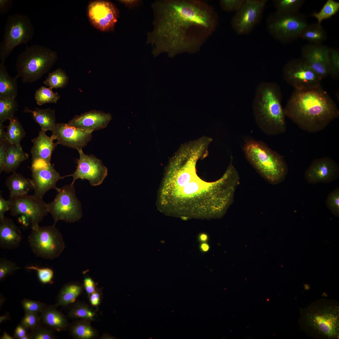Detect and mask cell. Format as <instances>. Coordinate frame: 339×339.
I'll list each match as a JSON object with an SVG mask.
<instances>
[{"instance_id":"obj_9","label":"cell","mask_w":339,"mask_h":339,"mask_svg":"<svg viewBox=\"0 0 339 339\" xmlns=\"http://www.w3.org/2000/svg\"><path fill=\"white\" fill-rule=\"evenodd\" d=\"M54 224L32 229L28 237L31 250L37 257L52 260L58 257L64 250L62 236Z\"/></svg>"},{"instance_id":"obj_48","label":"cell","mask_w":339,"mask_h":339,"mask_svg":"<svg viewBox=\"0 0 339 339\" xmlns=\"http://www.w3.org/2000/svg\"><path fill=\"white\" fill-rule=\"evenodd\" d=\"M89 302L93 307H97L100 305L102 299V291L101 289L97 288L89 296Z\"/></svg>"},{"instance_id":"obj_18","label":"cell","mask_w":339,"mask_h":339,"mask_svg":"<svg viewBox=\"0 0 339 339\" xmlns=\"http://www.w3.org/2000/svg\"><path fill=\"white\" fill-rule=\"evenodd\" d=\"M50 136L57 144L77 150L82 149L91 140L93 132L71 126L68 123H57Z\"/></svg>"},{"instance_id":"obj_45","label":"cell","mask_w":339,"mask_h":339,"mask_svg":"<svg viewBox=\"0 0 339 339\" xmlns=\"http://www.w3.org/2000/svg\"><path fill=\"white\" fill-rule=\"evenodd\" d=\"M40 321L38 314L25 313L20 323L27 329H32L39 324Z\"/></svg>"},{"instance_id":"obj_25","label":"cell","mask_w":339,"mask_h":339,"mask_svg":"<svg viewBox=\"0 0 339 339\" xmlns=\"http://www.w3.org/2000/svg\"><path fill=\"white\" fill-rule=\"evenodd\" d=\"M6 184L9 191V198L27 195L33 189L32 179L15 172L7 178Z\"/></svg>"},{"instance_id":"obj_10","label":"cell","mask_w":339,"mask_h":339,"mask_svg":"<svg viewBox=\"0 0 339 339\" xmlns=\"http://www.w3.org/2000/svg\"><path fill=\"white\" fill-rule=\"evenodd\" d=\"M308 24L305 15L299 12L284 14L276 12L270 14L266 21L269 33L283 43H290L299 37Z\"/></svg>"},{"instance_id":"obj_54","label":"cell","mask_w":339,"mask_h":339,"mask_svg":"<svg viewBox=\"0 0 339 339\" xmlns=\"http://www.w3.org/2000/svg\"><path fill=\"white\" fill-rule=\"evenodd\" d=\"M5 127L3 123H0V142L6 140V132L5 130Z\"/></svg>"},{"instance_id":"obj_3","label":"cell","mask_w":339,"mask_h":339,"mask_svg":"<svg viewBox=\"0 0 339 339\" xmlns=\"http://www.w3.org/2000/svg\"><path fill=\"white\" fill-rule=\"evenodd\" d=\"M284 111L286 116L300 129L310 133L323 130L339 116L336 103L321 86L294 89Z\"/></svg>"},{"instance_id":"obj_34","label":"cell","mask_w":339,"mask_h":339,"mask_svg":"<svg viewBox=\"0 0 339 339\" xmlns=\"http://www.w3.org/2000/svg\"><path fill=\"white\" fill-rule=\"evenodd\" d=\"M68 77L65 72L59 68L49 73L43 83L52 89L64 87L67 84Z\"/></svg>"},{"instance_id":"obj_31","label":"cell","mask_w":339,"mask_h":339,"mask_svg":"<svg viewBox=\"0 0 339 339\" xmlns=\"http://www.w3.org/2000/svg\"><path fill=\"white\" fill-rule=\"evenodd\" d=\"M313 44H320L325 41L327 34L321 25L318 23L308 24L302 31L300 37Z\"/></svg>"},{"instance_id":"obj_36","label":"cell","mask_w":339,"mask_h":339,"mask_svg":"<svg viewBox=\"0 0 339 339\" xmlns=\"http://www.w3.org/2000/svg\"><path fill=\"white\" fill-rule=\"evenodd\" d=\"M34 98L37 104L40 106L47 103H57L60 95L49 87L41 86L36 90Z\"/></svg>"},{"instance_id":"obj_17","label":"cell","mask_w":339,"mask_h":339,"mask_svg":"<svg viewBox=\"0 0 339 339\" xmlns=\"http://www.w3.org/2000/svg\"><path fill=\"white\" fill-rule=\"evenodd\" d=\"M30 170L34 195L40 199L51 189L58 191L59 188L56 186L57 182L67 176H61L55 169L54 164H51L31 165Z\"/></svg>"},{"instance_id":"obj_51","label":"cell","mask_w":339,"mask_h":339,"mask_svg":"<svg viewBox=\"0 0 339 339\" xmlns=\"http://www.w3.org/2000/svg\"><path fill=\"white\" fill-rule=\"evenodd\" d=\"M28 329L23 325L21 323L16 327L13 335L15 339H22L27 333Z\"/></svg>"},{"instance_id":"obj_2","label":"cell","mask_w":339,"mask_h":339,"mask_svg":"<svg viewBox=\"0 0 339 339\" xmlns=\"http://www.w3.org/2000/svg\"><path fill=\"white\" fill-rule=\"evenodd\" d=\"M153 28L147 42L156 56L198 51L215 30L218 17L213 8L198 0L158 1L152 4Z\"/></svg>"},{"instance_id":"obj_32","label":"cell","mask_w":339,"mask_h":339,"mask_svg":"<svg viewBox=\"0 0 339 339\" xmlns=\"http://www.w3.org/2000/svg\"><path fill=\"white\" fill-rule=\"evenodd\" d=\"M9 120V124L7 126L6 140L12 145L21 146V141L26 135L24 130L17 117L14 116Z\"/></svg>"},{"instance_id":"obj_37","label":"cell","mask_w":339,"mask_h":339,"mask_svg":"<svg viewBox=\"0 0 339 339\" xmlns=\"http://www.w3.org/2000/svg\"><path fill=\"white\" fill-rule=\"evenodd\" d=\"M19 105L16 99H0V123L13 118Z\"/></svg>"},{"instance_id":"obj_52","label":"cell","mask_w":339,"mask_h":339,"mask_svg":"<svg viewBox=\"0 0 339 339\" xmlns=\"http://www.w3.org/2000/svg\"><path fill=\"white\" fill-rule=\"evenodd\" d=\"M13 0H0V13L3 15L8 12L11 7Z\"/></svg>"},{"instance_id":"obj_33","label":"cell","mask_w":339,"mask_h":339,"mask_svg":"<svg viewBox=\"0 0 339 339\" xmlns=\"http://www.w3.org/2000/svg\"><path fill=\"white\" fill-rule=\"evenodd\" d=\"M68 315L74 319L85 320L90 322L95 320L96 312L89 305L85 303H75L68 312Z\"/></svg>"},{"instance_id":"obj_42","label":"cell","mask_w":339,"mask_h":339,"mask_svg":"<svg viewBox=\"0 0 339 339\" xmlns=\"http://www.w3.org/2000/svg\"><path fill=\"white\" fill-rule=\"evenodd\" d=\"M21 304L25 313L38 314L47 306L40 301L27 299H24Z\"/></svg>"},{"instance_id":"obj_39","label":"cell","mask_w":339,"mask_h":339,"mask_svg":"<svg viewBox=\"0 0 339 339\" xmlns=\"http://www.w3.org/2000/svg\"><path fill=\"white\" fill-rule=\"evenodd\" d=\"M27 270L35 271L40 282L44 284H51L53 282L54 272L51 268L47 267H40L31 265L24 267Z\"/></svg>"},{"instance_id":"obj_22","label":"cell","mask_w":339,"mask_h":339,"mask_svg":"<svg viewBox=\"0 0 339 339\" xmlns=\"http://www.w3.org/2000/svg\"><path fill=\"white\" fill-rule=\"evenodd\" d=\"M31 141L33 143L30 150L31 165L51 164L52 154L58 145L57 143L41 130L38 136Z\"/></svg>"},{"instance_id":"obj_57","label":"cell","mask_w":339,"mask_h":339,"mask_svg":"<svg viewBox=\"0 0 339 339\" xmlns=\"http://www.w3.org/2000/svg\"><path fill=\"white\" fill-rule=\"evenodd\" d=\"M9 320H10L9 314L8 313H6L4 315L0 316V323L1 324L3 322Z\"/></svg>"},{"instance_id":"obj_7","label":"cell","mask_w":339,"mask_h":339,"mask_svg":"<svg viewBox=\"0 0 339 339\" xmlns=\"http://www.w3.org/2000/svg\"><path fill=\"white\" fill-rule=\"evenodd\" d=\"M57 59L56 52L46 46H27L17 58L16 76L24 83L35 82L50 70Z\"/></svg>"},{"instance_id":"obj_26","label":"cell","mask_w":339,"mask_h":339,"mask_svg":"<svg viewBox=\"0 0 339 339\" xmlns=\"http://www.w3.org/2000/svg\"><path fill=\"white\" fill-rule=\"evenodd\" d=\"M18 78L8 73L4 62L0 63V99H16L18 94Z\"/></svg>"},{"instance_id":"obj_12","label":"cell","mask_w":339,"mask_h":339,"mask_svg":"<svg viewBox=\"0 0 339 339\" xmlns=\"http://www.w3.org/2000/svg\"><path fill=\"white\" fill-rule=\"evenodd\" d=\"M282 75L288 83L299 90L318 88L322 80L302 58L288 62L283 68Z\"/></svg>"},{"instance_id":"obj_14","label":"cell","mask_w":339,"mask_h":339,"mask_svg":"<svg viewBox=\"0 0 339 339\" xmlns=\"http://www.w3.org/2000/svg\"><path fill=\"white\" fill-rule=\"evenodd\" d=\"M267 2L266 0H245L232 18L231 24L234 31L239 35L250 33L260 21Z\"/></svg>"},{"instance_id":"obj_30","label":"cell","mask_w":339,"mask_h":339,"mask_svg":"<svg viewBox=\"0 0 339 339\" xmlns=\"http://www.w3.org/2000/svg\"><path fill=\"white\" fill-rule=\"evenodd\" d=\"M90 321L80 319L69 325L70 334L75 338L92 339L98 336L97 331L91 325Z\"/></svg>"},{"instance_id":"obj_23","label":"cell","mask_w":339,"mask_h":339,"mask_svg":"<svg viewBox=\"0 0 339 339\" xmlns=\"http://www.w3.org/2000/svg\"><path fill=\"white\" fill-rule=\"evenodd\" d=\"M22 239L21 230L10 218L0 219V247L3 249L18 247Z\"/></svg>"},{"instance_id":"obj_40","label":"cell","mask_w":339,"mask_h":339,"mask_svg":"<svg viewBox=\"0 0 339 339\" xmlns=\"http://www.w3.org/2000/svg\"><path fill=\"white\" fill-rule=\"evenodd\" d=\"M14 262L9 260L1 258L0 259V281H3L11 275L16 271L20 269Z\"/></svg>"},{"instance_id":"obj_55","label":"cell","mask_w":339,"mask_h":339,"mask_svg":"<svg viewBox=\"0 0 339 339\" xmlns=\"http://www.w3.org/2000/svg\"><path fill=\"white\" fill-rule=\"evenodd\" d=\"M200 248L202 252H205L209 250L210 246L206 242H202L200 245Z\"/></svg>"},{"instance_id":"obj_50","label":"cell","mask_w":339,"mask_h":339,"mask_svg":"<svg viewBox=\"0 0 339 339\" xmlns=\"http://www.w3.org/2000/svg\"><path fill=\"white\" fill-rule=\"evenodd\" d=\"M10 201L8 200H5L3 197L2 194L0 195V219L4 217L5 212L9 210Z\"/></svg>"},{"instance_id":"obj_1","label":"cell","mask_w":339,"mask_h":339,"mask_svg":"<svg viewBox=\"0 0 339 339\" xmlns=\"http://www.w3.org/2000/svg\"><path fill=\"white\" fill-rule=\"evenodd\" d=\"M210 143L203 136L182 145L171 158L158 196L160 211L185 220L220 218L226 213L233 202L239 177L232 163L216 181L207 182L198 175L197 162L208 155Z\"/></svg>"},{"instance_id":"obj_11","label":"cell","mask_w":339,"mask_h":339,"mask_svg":"<svg viewBox=\"0 0 339 339\" xmlns=\"http://www.w3.org/2000/svg\"><path fill=\"white\" fill-rule=\"evenodd\" d=\"M57 192L54 200L48 203V212L53 219L54 224L60 220L68 223L78 221L82 213L73 185L64 186Z\"/></svg>"},{"instance_id":"obj_56","label":"cell","mask_w":339,"mask_h":339,"mask_svg":"<svg viewBox=\"0 0 339 339\" xmlns=\"http://www.w3.org/2000/svg\"><path fill=\"white\" fill-rule=\"evenodd\" d=\"M198 239L202 243L206 242L208 239V236L206 234L202 233L199 235Z\"/></svg>"},{"instance_id":"obj_44","label":"cell","mask_w":339,"mask_h":339,"mask_svg":"<svg viewBox=\"0 0 339 339\" xmlns=\"http://www.w3.org/2000/svg\"><path fill=\"white\" fill-rule=\"evenodd\" d=\"M31 339H53L55 336L53 331L46 329L39 324L31 329L30 333Z\"/></svg>"},{"instance_id":"obj_38","label":"cell","mask_w":339,"mask_h":339,"mask_svg":"<svg viewBox=\"0 0 339 339\" xmlns=\"http://www.w3.org/2000/svg\"><path fill=\"white\" fill-rule=\"evenodd\" d=\"M339 10V3L333 0H327L320 11L315 12L312 16L321 24L324 20L328 19L336 14Z\"/></svg>"},{"instance_id":"obj_16","label":"cell","mask_w":339,"mask_h":339,"mask_svg":"<svg viewBox=\"0 0 339 339\" xmlns=\"http://www.w3.org/2000/svg\"><path fill=\"white\" fill-rule=\"evenodd\" d=\"M88 14L92 24L102 31L113 30L118 17L116 7L106 1H95L90 3L88 7Z\"/></svg>"},{"instance_id":"obj_19","label":"cell","mask_w":339,"mask_h":339,"mask_svg":"<svg viewBox=\"0 0 339 339\" xmlns=\"http://www.w3.org/2000/svg\"><path fill=\"white\" fill-rule=\"evenodd\" d=\"M304 176L309 184L329 183L338 177L339 166L334 160L329 157L316 158L306 170Z\"/></svg>"},{"instance_id":"obj_46","label":"cell","mask_w":339,"mask_h":339,"mask_svg":"<svg viewBox=\"0 0 339 339\" xmlns=\"http://www.w3.org/2000/svg\"><path fill=\"white\" fill-rule=\"evenodd\" d=\"M245 1V0H221L219 1V5L226 12H236L241 8Z\"/></svg>"},{"instance_id":"obj_5","label":"cell","mask_w":339,"mask_h":339,"mask_svg":"<svg viewBox=\"0 0 339 339\" xmlns=\"http://www.w3.org/2000/svg\"><path fill=\"white\" fill-rule=\"evenodd\" d=\"M282 94L276 83L263 82L257 86L253 103V114L259 128L265 133L275 136L287 130Z\"/></svg>"},{"instance_id":"obj_29","label":"cell","mask_w":339,"mask_h":339,"mask_svg":"<svg viewBox=\"0 0 339 339\" xmlns=\"http://www.w3.org/2000/svg\"><path fill=\"white\" fill-rule=\"evenodd\" d=\"M29 157L21 146L11 145L7 150L4 171L6 173L15 172L20 164Z\"/></svg>"},{"instance_id":"obj_47","label":"cell","mask_w":339,"mask_h":339,"mask_svg":"<svg viewBox=\"0 0 339 339\" xmlns=\"http://www.w3.org/2000/svg\"><path fill=\"white\" fill-rule=\"evenodd\" d=\"M8 141L5 140L0 142V173L4 171L7 150L11 145Z\"/></svg>"},{"instance_id":"obj_58","label":"cell","mask_w":339,"mask_h":339,"mask_svg":"<svg viewBox=\"0 0 339 339\" xmlns=\"http://www.w3.org/2000/svg\"><path fill=\"white\" fill-rule=\"evenodd\" d=\"M1 339H13V337H12L8 334L7 332H4L3 335L0 337Z\"/></svg>"},{"instance_id":"obj_6","label":"cell","mask_w":339,"mask_h":339,"mask_svg":"<svg viewBox=\"0 0 339 339\" xmlns=\"http://www.w3.org/2000/svg\"><path fill=\"white\" fill-rule=\"evenodd\" d=\"M243 151L250 163L269 183L276 185L285 179L288 168L284 157L261 141L249 140Z\"/></svg>"},{"instance_id":"obj_20","label":"cell","mask_w":339,"mask_h":339,"mask_svg":"<svg viewBox=\"0 0 339 339\" xmlns=\"http://www.w3.org/2000/svg\"><path fill=\"white\" fill-rule=\"evenodd\" d=\"M330 49L322 44L306 45L302 49V58L322 80L330 74Z\"/></svg>"},{"instance_id":"obj_53","label":"cell","mask_w":339,"mask_h":339,"mask_svg":"<svg viewBox=\"0 0 339 339\" xmlns=\"http://www.w3.org/2000/svg\"><path fill=\"white\" fill-rule=\"evenodd\" d=\"M120 2L125 5L130 7L136 6L140 2L139 1L136 0H120Z\"/></svg>"},{"instance_id":"obj_35","label":"cell","mask_w":339,"mask_h":339,"mask_svg":"<svg viewBox=\"0 0 339 339\" xmlns=\"http://www.w3.org/2000/svg\"><path fill=\"white\" fill-rule=\"evenodd\" d=\"M305 2L304 0H274L273 3L276 12L291 14L299 12Z\"/></svg>"},{"instance_id":"obj_13","label":"cell","mask_w":339,"mask_h":339,"mask_svg":"<svg viewBox=\"0 0 339 339\" xmlns=\"http://www.w3.org/2000/svg\"><path fill=\"white\" fill-rule=\"evenodd\" d=\"M9 211L13 216H23L31 225V229L38 225L48 212V204L34 195L9 198Z\"/></svg>"},{"instance_id":"obj_28","label":"cell","mask_w":339,"mask_h":339,"mask_svg":"<svg viewBox=\"0 0 339 339\" xmlns=\"http://www.w3.org/2000/svg\"><path fill=\"white\" fill-rule=\"evenodd\" d=\"M84 289L83 284L78 282L66 283L60 290L55 306H67L74 303L82 293Z\"/></svg>"},{"instance_id":"obj_27","label":"cell","mask_w":339,"mask_h":339,"mask_svg":"<svg viewBox=\"0 0 339 339\" xmlns=\"http://www.w3.org/2000/svg\"><path fill=\"white\" fill-rule=\"evenodd\" d=\"M23 111L32 114L33 119L39 125L43 132L52 131L56 126L57 123L55 110L50 108L45 109L35 108L32 110L26 107Z\"/></svg>"},{"instance_id":"obj_4","label":"cell","mask_w":339,"mask_h":339,"mask_svg":"<svg viewBox=\"0 0 339 339\" xmlns=\"http://www.w3.org/2000/svg\"><path fill=\"white\" fill-rule=\"evenodd\" d=\"M298 324L307 335L317 339H339V303L322 298L300 308Z\"/></svg>"},{"instance_id":"obj_24","label":"cell","mask_w":339,"mask_h":339,"mask_svg":"<svg viewBox=\"0 0 339 339\" xmlns=\"http://www.w3.org/2000/svg\"><path fill=\"white\" fill-rule=\"evenodd\" d=\"M40 321L51 329L61 331L68 328L67 319L55 306L47 305L40 313Z\"/></svg>"},{"instance_id":"obj_43","label":"cell","mask_w":339,"mask_h":339,"mask_svg":"<svg viewBox=\"0 0 339 339\" xmlns=\"http://www.w3.org/2000/svg\"><path fill=\"white\" fill-rule=\"evenodd\" d=\"M327 207L335 216H339V188H336L328 195L326 200Z\"/></svg>"},{"instance_id":"obj_8","label":"cell","mask_w":339,"mask_h":339,"mask_svg":"<svg viewBox=\"0 0 339 339\" xmlns=\"http://www.w3.org/2000/svg\"><path fill=\"white\" fill-rule=\"evenodd\" d=\"M34 29L28 16L16 13L8 16L4 29L3 39L0 43V60H5L17 46L27 43L33 38Z\"/></svg>"},{"instance_id":"obj_41","label":"cell","mask_w":339,"mask_h":339,"mask_svg":"<svg viewBox=\"0 0 339 339\" xmlns=\"http://www.w3.org/2000/svg\"><path fill=\"white\" fill-rule=\"evenodd\" d=\"M330 74L332 78H339V52L336 49H330L329 52Z\"/></svg>"},{"instance_id":"obj_15","label":"cell","mask_w":339,"mask_h":339,"mask_svg":"<svg viewBox=\"0 0 339 339\" xmlns=\"http://www.w3.org/2000/svg\"><path fill=\"white\" fill-rule=\"evenodd\" d=\"M77 150L79 158L77 161L76 169L73 174L67 175L73 177L71 184L73 185L75 181L78 179L88 180L93 186L101 184L107 175V168L101 160L95 156L85 154L82 149Z\"/></svg>"},{"instance_id":"obj_21","label":"cell","mask_w":339,"mask_h":339,"mask_svg":"<svg viewBox=\"0 0 339 339\" xmlns=\"http://www.w3.org/2000/svg\"><path fill=\"white\" fill-rule=\"evenodd\" d=\"M112 118L110 113L92 110L76 115L67 123L76 128L93 132L105 128Z\"/></svg>"},{"instance_id":"obj_49","label":"cell","mask_w":339,"mask_h":339,"mask_svg":"<svg viewBox=\"0 0 339 339\" xmlns=\"http://www.w3.org/2000/svg\"><path fill=\"white\" fill-rule=\"evenodd\" d=\"M83 285L84 289L89 296L95 290L97 284L91 277H86L83 280Z\"/></svg>"}]
</instances>
